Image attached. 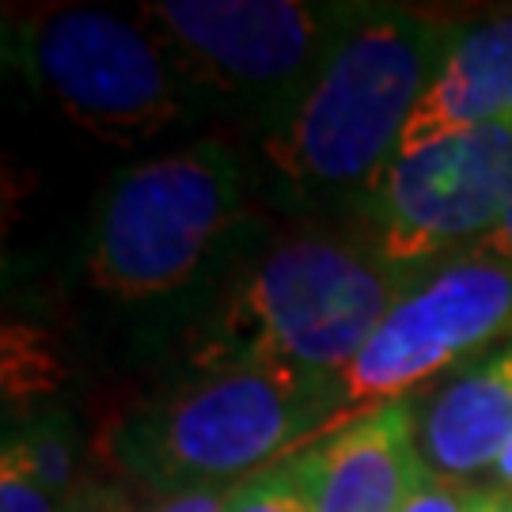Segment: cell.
<instances>
[{
  "instance_id": "3957f363",
  "label": "cell",
  "mask_w": 512,
  "mask_h": 512,
  "mask_svg": "<svg viewBox=\"0 0 512 512\" xmlns=\"http://www.w3.org/2000/svg\"><path fill=\"white\" fill-rule=\"evenodd\" d=\"M338 391L293 384L258 368L209 372L133 410L110 433V459L152 494L236 486L304 440L338 410Z\"/></svg>"
},
{
  "instance_id": "4fadbf2b",
  "label": "cell",
  "mask_w": 512,
  "mask_h": 512,
  "mask_svg": "<svg viewBox=\"0 0 512 512\" xmlns=\"http://www.w3.org/2000/svg\"><path fill=\"white\" fill-rule=\"evenodd\" d=\"M8 444H16V452L27 459V467L38 478V486L54 497V501H65L76 471L69 425L61 418H38L27 429H19L16 437H8Z\"/></svg>"
},
{
  "instance_id": "277c9868",
  "label": "cell",
  "mask_w": 512,
  "mask_h": 512,
  "mask_svg": "<svg viewBox=\"0 0 512 512\" xmlns=\"http://www.w3.org/2000/svg\"><path fill=\"white\" fill-rule=\"evenodd\" d=\"M368 4L308 0H156L141 23L160 38L190 92L224 99L270 137L315 88Z\"/></svg>"
},
{
  "instance_id": "5bb4252c",
  "label": "cell",
  "mask_w": 512,
  "mask_h": 512,
  "mask_svg": "<svg viewBox=\"0 0 512 512\" xmlns=\"http://www.w3.org/2000/svg\"><path fill=\"white\" fill-rule=\"evenodd\" d=\"M0 512H57V501L38 486L16 444H4L0 456Z\"/></svg>"
},
{
  "instance_id": "52a82bcc",
  "label": "cell",
  "mask_w": 512,
  "mask_h": 512,
  "mask_svg": "<svg viewBox=\"0 0 512 512\" xmlns=\"http://www.w3.org/2000/svg\"><path fill=\"white\" fill-rule=\"evenodd\" d=\"M501 338H512V266L475 258L444 266L368 338L342 376L338 410L304 440L300 452L319 448V440L342 433L349 421L403 399L406 391Z\"/></svg>"
},
{
  "instance_id": "30bf717a",
  "label": "cell",
  "mask_w": 512,
  "mask_h": 512,
  "mask_svg": "<svg viewBox=\"0 0 512 512\" xmlns=\"http://www.w3.org/2000/svg\"><path fill=\"white\" fill-rule=\"evenodd\" d=\"M512 118V16L467 27L406 122L399 156Z\"/></svg>"
},
{
  "instance_id": "9c48e42d",
  "label": "cell",
  "mask_w": 512,
  "mask_h": 512,
  "mask_svg": "<svg viewBox=\"0 0 512 512\" xmlns=\"http://www.w3.org/2000/svg\"><path fill=\"white\" fill-rule=\"evenodd\" d=\"M311 452V512H403L429 463L414 403L376 406Z\"/></svg>"
},
{
  "instance_id": "ffe728a7",
  "label": "cell",
  "mask_w": 512,
  "mask_h": 512,
  "mask_svg": "<svg viewBox=\"0 0 512 512\" xmlns=\"http://www.w3.org/2000/svg\"><path fill=\"white\" fill-rule=\"evenodd\" d=\"M494 478H497V490H509V494H512V440L505 444V452L497 456Z\"/></svg>"
},
{
  "instance_id": "7a4b0ae2",
  "label": "cell",
  "mask_w": 512,
  "mask_h": 512,
  "mask_svg": "<svg viewBox=\"0 0 512 512\" xmlns=\"http://www.w3.org/2000/svg\"><path fill=\"white\" fill-rule=\"evenodd\" d=\"M463 31L410 8H365L293 118L262 137L277 198L289 209H319L368 194L399 156L410 114Z\"/></svg>"
},
{
  "instance_id": "8992f818",
  "label": "cell",
  "mask_w": 512,
  "mask_h": 512,
  "mask_svg": "<svg viewBox=\"0 0 512 512\" xmlns=\"http://www.w3.org/2000/svg\"><path fill=\"white\" fill-rule=\"evenodd\" d=\"M243 183V160L224 141H194L129 167L95 209L92 285L114 300L175 293L239 217Z\"/></svg>"
},
{
  "instance_id": "8fae6325",
  "label": "cell",
  "mask_w": 512,
  "mask_h": 512,
  "mask_svg": "<svg viewBox=\"0 0 512 512\" xmlns=\"http://www.w3.org/2000/svg\"><path fill=\"white\" fill-rule=\"evenodd\" d=\"M512 440V342L467 368L421 418V456L429 471L471 478L494 467Z\"/></svg>"
},
{
  "instance_id": "ac0fdd59",
  "label": "cell",
  "mask_w": 512,
  "mask_h": 512,
  "mask_svg": "<svg viewBox=\"0 0 512 512\" xmlns=\"http://www.w3.org/2000/svg\"><path fill=\"white\" fill-rule=\"evenodd\" d=\"M65 512H133V505L118 490H84L65 505Z\"/></svg>"
},
{
  "instance_id": "ba28073f",
  "label": "cell",
  "mask_w": 512,
  "mask_h": 512,
  "mask_svg": "<svg viewBox=\"0 0 512 512\" xmlns=\"http://www.w3.org/2000/svg\"><path fill=\"white\" fill-rule=\"evenodd\" d=\"M365 209L372 243L391 262L429 266L463 243L475 247L512 209V118L395 156Z\"/></svg>"
},
{
  "instance_id": "e0dca14e",
  "label": "cell",
  "mask_w": 512,
  "mask_h": 512,
  "mask_svg": "<svg viewBox=\"0 0 512 512\" xmlns=\"http://www.w3.org/2000/svg\"><path fill=\"white\" fill-rule=\"evenodd\" d=\"M463 258H475V262H505L512 266V209L501 217L490 236H482L475 247H467V255Z\"/></svg>"
},
{
  "instance_id": "9a60e30c",
  "label": "cell",
  "mask_w": 512,
  "mask_h": 512,
  "mask_svg": "<svg viewBox=\"0 0 512 512\" xmlns=\"http://www.w3.org/2000/svg\"><path fill=\"white\" fill-rule=\"evenodd\" d=\"M478 497H482V490H475L467 478L425 471V478L414 486V494L406 497L403 512H478Z\"/></svg>"
},
{
  "instance_id": "6da1fadb",
  "label": "cell",
  "mask_w": 512,
  "mask_h": 512,
  "mask_svg": "<svg viewBox=\"0 0 512 512\" xmlns=\"http://www.w3.org/2000/svg\"><path fill=\"white\" fill-rule=\"evenodd\" d=\"M425 274L429 266L391 262L372 239H277L194 327L190 361L205 372L258 368L342 395L346 368Z\"/></svg>"
},
{
  "instance_id": "d6986e66",
  "label": "cell",
  "mask_w": 512,
  "mask_h": 512,
  "mask_svg": "<svg viewBox=\"0 0 512 512\" xmlns=\"http://www.w3.org/2000/svg\"><path fill=\"white\" fill-rule=\"evenodd\" d=\"M478 512H512V494L509 490H482Z\"/></svg>"
},
{
  "instance_id": "5b68a950",
  "label": "cell",
  "mask_w": 512,
  "mask_h": 512,
  "mask_svg": "<svg viewBox=\"0 0 512 512\" xmlns=\"http://www.w3.org/2000/svg\"><path fill=\"white\" fill-rule=\"evenodd\" d=\"M4 54L73 126L110 148H137L179 126L190 84L141 16L46 4L4 19Z\"/></svg>"
},
{
  "instance_id": "7c38bea8",
  "label": "cell",
  "mask_w": 512,
  "mask_h": 512,
  "mask_svg": "<svg viewBox=\"0 0 512 512\" xmlns=\"http://www.w3.org/2000/svg\"><path fill=\"white\" fill-rule=\"evenodd\" d=\"M228 512H311V452H296L228 490Z\"/></svg>"
},
{
  "instance_id": "2e32d148",
  "label": "cell",
  "mask_w": 512,
  "mask_h": 512,
  "mask_svg": "<svg viewBox=\"0 0 512 512\" xmlns=\"http://www.w3.org/2000/svg\"><path fill=\"white\" fill-rule=\"evenodd\" d=\"M228 490L232 486H190L160 497L152 512H228Z\"/></svg>"
}]
</instances>
